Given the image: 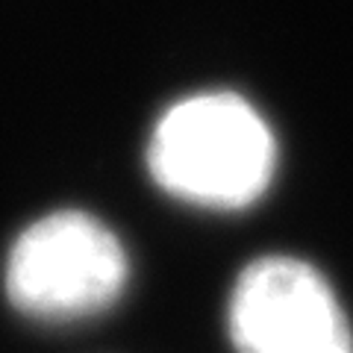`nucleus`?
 Segmentation results:
<instances>
[{"mask_svg": "<svg viewBox=\"0 0 353 353\" xmlns=\"http://www.w3.org/2000/svg\"><path fill=\"white\" fill-rule=\"evenodd\" d=\"M127 283L118 236L85 212H53L18 236L6 292L24 315L74 321L106 309Z\"/></svg>", "mask_w": 353, "mask_h": 353, "instance_id": "nucleus-2", "label": "nucleus"}, {"mask_svg": "<svg viewBox=\"0 0 353 353\" xmlns=\"http://www.w3.org/2000/svg\"><path fill=\"white\" fill-rule=\"evenodd\" d=\"M153 180L206 209L250 206L268 189L277 145L265 118L233 92H203L174 103L148 145Z\"/></svg>", "mask_w": 353, "mask_h": 353, "instance_id": "nucleus-1", "label": "nucleus"}, {"mask_svg": "<svg viewBox=\"0 0 353 353\" xmlns=\"http://www.w3.org/2000/svg\"><path fill=\"white\" fill-rule=\"evenodd\" d=\"M239 353H353L350 324L312 265L268 256L241 274L230 301Z\"/></svg>", "mask_w": 353, "mask_h": 353, "instance_id": "nucleus-3", "label": "nucleus"}]
</instances>
